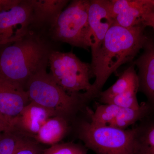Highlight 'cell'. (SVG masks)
<instances>
[{"label":"cell","instance_id":"6da1fadb","mask_svg":"<svg viewBox=\"0 0 154 154\" xmlns=\"http://www.w3.org/2000/svg\"><path fill=\"white\" fill-rule=\"evenodd\" d=\"M146 27L140 24L125 28L114 24L107 31L101 47L91 61L95 81L89 91L82 93L86 104L98 98L107 79L120 66L132 63L143 48Z\"/></svg>","mask_w":154,"mask_h":154},{"label":"cell","instance_id":"7a4b0ae2","mask_svg":"<svg viewBox=\"0 0 154 154\" xmlns=\"http://www.w3.org/2000/svg\"><path fill=\"white\" fill-rule=\"evenodd\" d=\"M0 54V76L24 88L30 78L48 66L52 51L48 42L30 30Z\"/></svg>","mask_w":154,"mask_h":154},{"label":"cell","instance_id":"3957f363","mask_svg":"<svg viewBox=\"0 0 154 154\" xmlns=\"http://www.w3.org/2000/svg\"><path fill=\"white\" fill-rule=\"evenodd\" d=\"M30 102L54 111L70 121L79 111L85 110L81 94H69L56 83L46 70L32 76L25 87Z\"/></svg>","mask_w":154,"mask_h":154},{"label":"cell","instance_id":"277c9868","mask_svg":"<svg viewBox=\"0 0 154 154\" xmlns=\"http://www.w3.org/2000/svg\"><path fill=\"white\" fill-rule=\"evenodd\" d=\"M78 137L96 154H133L134 131L97 125L87 120L77 124Z\"/></svg>","mask_w":154,"mask_h":154},{"label":"cell","instance_id":"5b68a950","mask_svg":"<svg viewBox=\"0 0 154 154\" xmlns=\"http://www.w3.org/2000/svg\"><path fill=\"white\" fill-rule=\"evenodd\" d=\"M90 0H74L69 3L50 26L54 41L85 49L90 48L88 11Z\"/></svg>","mask_w":154,"mask_h":154},{"label":"cell","instance_id":"8992f818","mask_svg":"<svg viewBox=\"0 0 154 154\" xmlns=\"http://www.w3.org/2000/svg\"><path fill=\"white\" fill-rule=\"evenodd\" d=\"M49 73L61 88L69 94L91 89L94 77L91 63L82 61L72 52L52 51L49 56Z\"/></svg>","mask_w":154,"mask_h":154},{"label":"cell","instance_id":"52a82bcc","mask_svg":"<svg viewBox=\"0 0 154 154\" xmlns=\"http://www.w3.org/2000/svg\"><path fill=\"white\" fill-rule=\"evenodd\" d=\"M33 24L32 8L28 0L21 1L16 6L0 12V41L6 44L25 36Z\"/></svg>","mask_w":154,"mask_h":154},{"label":"cell","instance_id":"ba28073f","mask_svg":"<svg viewBox=\"0 0 154 154\" xmlns=\"http://www.w3.org/2000/svg\"><path fill=\"white\" fill-rule=\"evenodd\" d=\"M88 23L92 60L101 47L107 31L114 23L109 11L108 0H90Z\"/></svg>","mask_w":154,"mask_h":154},{"label":"cell","instance_id":"9c48e42d","mask_svg":"<svg viewBox=\"0 0 154 154\" xmlns=\"http://www.w3.org/2000/svg\"><path fill=\"white\" fill-rule=\"evenodd\" d=\"M114 23L125 28L142 24L143 17L154 11V0H108Z\"/></svg>","mask_w":154,"mask_h":154},{"label":"cell","instance_id":"30bf717a","mask_svg":"<svg viewBox=\"0 0 154 154\" xmlns=\"http://www.w3.org/2000/svg\"><path fill=\"white\" fill-rule=\"evenodd\" d=\"M143 51L132 63L136 66L139 91L146 98V103L154 111V36L147 33Z\"/></svg>","mask_w":154,"mask_h":154},{"label":"cell","instance_id":"8fae6325","mask_svg":"<svg viewBox=\"0 0 154 154\" xmlns=\"http://www.w3.org/2000/svg\"><path fill=\"white\" fill-rule=\"evenodd\" d=\"M57 116L54 111L30 102L12 121V128L26 137L34 138L48 119Z\"/></svg>","mask_w":154,"mask_h":154},{"label":"cell","instance_id":"7c38bea8","mask_svg":"<svg viewBox=\"0 0 154 154\" xmlns=\"http://www.w3.org/2000/svg\"><path fill=\"white\" fill-rule=\"evenodd\" d=\"M24 88L0 76V112L12 119L17 117L30 103Z\"/></svg>","mask_w":154,"mask_h":154},{"label":"cell","instance_id":"4fadbf2b","mask_svg":"<svg viewBox=\"0 0 154 154\" xmlns=\"http://www.w3.org/2000/svg\"><path fill=\"white\" fill-rule=\"evenodd\" d=\"M132 128L133 154H154V111L148 113Z\"/></svg>","mask_w":154,"mask_h":154},{"label":"cell","instance_id":"5bb4252c","mask_svg":"<svg viewBox=\"0 0 154 154\" xmlns=\"http://www.w3.org/2000/svg\"><path fill=\"white\" fill-rule=\"evenodd\" d=\"M32 8L33 24L51 26L69 3L68 0H28Z\"/></svg>","mask_w":154,"mask_h":154},{"label":"cell","instance_id":"9a60e30c","mask_svg":"<svg viewBox=\"0 0 154 154\" xmlns=\"http://www.w3.org/2000/svg\"><path fill=\"white\" fill-rule=\"evenodd\" d=\"M69 120L60 116H55L48 119L34 137L40 144L51 146L60 143L69 129Z\"/></svg>","mask_w":154,"mask_h":154},{"label":"cell","instance_id":"2e32d148","mask_svg":"<svg viewBox=\"0 0 154 154\" xmlns=\"http://www.w3.org/2000/svg\"><path fill=\"white\" fill-rule=\"evenodd\" d=\"M135 67L131 63V65L125 70L113 85L100 93L98 98L101 103L111 97L128 91H139L138 78Z\"/></svg>","mask_w":154,"mask_h":154},{"label":"cell","instance_id":"e0dca14e","mask_svg":"<svg viewBox=\"0 0 154 154\" xmlns=\"http://www.w3.org/2000/svg\"><path fill=\"white\" fill-rule=\"evenodd\" d=\"M150 110L146 102H143L136 108H122L114 120L109 125L120 129H126L136 124L145 116Z\"/></svg>","mask_w":154,"mask_h":154},{"label":"cell","instance_id":"ac0fdd59","mask_svg":"<svg viewBox=\"0 0 154 154\" xmlns=\"http://www.w3.org/2000/svg\"><path fill=\"white\" fill-rule=\"evenodd\" d=\"M122 108L112 104H98L95 111L88 107L86 113L89 117V121L97 125H109L115 119Z\"/></svg>","mask_w":154,"mask_h":154},{"label":"cell","instance_id":"d6986e66","mask_svg":"<svg viewBox=\"0 0 154 154\" xmlns=\"http://www.w3.org/2000/svg\"><path fill=\"white\" fill-rule=\"evenodd\" d=\"M25 137L12 128L0 133V154H14Z\"/></svg>","mask_w":154,"mask_h":154},{"label":"cell","instance_id":"ffe728a7","mask_svg":"<svg viewBox=\"0 0 154 154\" xmlns=\"http://www.w3.org/2000/svg\"><path fill=\"white\" fill-rule=\"evenodd\" d=\"M137 92L136 91H128L107 99L102 104H112L122 108H138L140 104L137 97Z\"/></svg>","mask_w":154,"mask_h":154},{"label":"cell","instance_id":"44dd1931","mask_svg":"<svg viewBox=\"0 0 154 154\" xmlns=\"http://www.w3.org/2000/svg\"><path fill=\"white\" fill-rule=\"evenodd\" d=\"M88 149L73 142L59 143L45 149L43 154H87Z\"/></svg>","mask_w":154,"mask_h":154},{"label":"cell","instance_id":"7402d4cb","mask_svg":"<svg viewBox=\"0 0 154 154\" xmlns=\"http://www.w3.org/2000/svg\"><path fill=\"white\" fill-rule=\"evenodd\" d=\"M45 149L36 140L25 137L14 154H43Z\"/></svg>","mask_w":154,"mask_h":154},{"label":"cell","instance_id":"603a6c76","mask_svg":"<svg viewBox=\"0 0 154 154\" xmlns=\"http://www.w3.org/2000/svg\"><path fill=\"white\" fill-rule=\"evenodd\" d=\"M21 0H0V12L8 10L18 5Z\"/></svg>","mask_w":154,"mask_h":154},{"label":"cell","instance_id":"cb8c5ba5","mask_svg":"<svg viewBox=\"0 0 154 154\" xmlns=\"http://www.w3.org/2000/svg\"><path fill=\"white\" fill-rule=\"evenodd\" d=\"M141 23L146 27H150L154 30V11L146 14L143 17Z\"/></svg>","mask_w":154,"mask_h":154},{"label":"cell","instance_id":"d4e9b609","mask_svg":"<svg viewBox=\"0 0 154 154\" xmlns=\"http://www.w3.org/2000/svg\"><path fill=\"white\" fill-rule=\"evenodd\" d=\"M12 120L0 112V128L5 131L10 129L12 127Z\"/></svg>","mask_w":154,"mask_h":154},{"label":"cell","instance_id":"484cf974","mask_svg":"<svg viewBox=\"0 0 154 154\" xmlns=\"http://www.w3.org/2000/svg\"><path fill=\"white\" fill-rule=\"evenodd\" d=\"M5 131V130L3 129V128H0V133H1L3 132V131Z\"/></svg>","mask_w":154,"mask_h":154},{"label":"cell","instance_id":"4316f807","mask_svg":"<svg viewBox=\"0 0 154 154\" xmlns=\"http://www.w3.org/2000/svg\"><path fill=\"white\" fill-rule=\"evenodd\" d=\"M6 43H5V42H2L0 41V45H2L6 44Z\"/></svg>","mask_w":154,"mask_h":154}]
</instances>
